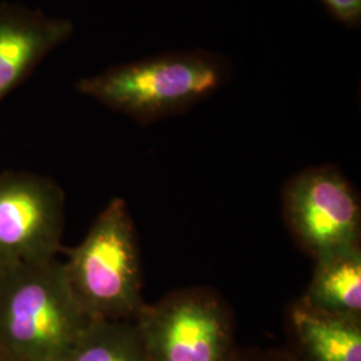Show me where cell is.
I'll list each match as a JSON object with an SVG mask.
<instances>
[{
  "mask_svg": "<svg viewBox=\"0 0 361 361\" xmlns=\"http://www.w3.org/2000/svg\"><path fill=\"white\" fill-rule=\"evenodd\" d=\"M332 18L348 28H360L361 0H319Z\"/></svg>",
  "mask_w": 361,
  "mask_h": 361,
  "instance_id": "8fae6325",
  "label": "cell"
},
{
  "mask_svg": "<svg viewBox=\"0 0 361 361\" xmlns=\"http://www.w3.org/2000/svg\"><path fill=\"white\" fill-rule=\"evenodd\" d=\"M62 361H146L134 320H91Z\"/></svg>",
  "mask_w": 361,
  "mask_h": 361,
  "instance_id": "30bf717a",
  "label": "cell"
},
{
  "mask_svg": "<svg viewBox=\"0 0 361 361\" xmlns=\"http://www.w3.org/2000/svg\"><path fill=\"white\" fill-rule=\"evenodd\" d=\"M91 319L58 258L0 269V353L16 361H62Z\"/></svg>",
  "mask_w": 361,
  "mask_h": 361,
  "instance_id": "7a4b0ae2",
  "label": "cell"
},
{
  "mask_svg": "<svg viewBox=\"0 0 361 361\" xmlns=\"http://www.w3.org/2000/svg\"><path fill=\"white\" fill-rule=\"evenodd\" d=\"M146 361H233L232 313L217 293L182 289L134 319Z\"/></svg>",
  "mask_w": 361,
  "mask_h": 361,
  "instance_id": "277c9868",
  "label": "cell"
},
{
  "mask_svg": "<svg viewBox=\"0 0 361 361\" xmlns=\"http://www.w3.org/2000/svg\"><path fill=\"white\" fill-rule=\"evenodd\" d=\"M288 324L295 344L296 361H361V319L326 314L292 304Z\"/></svg>",
  "mask_w": 361,
  "mask_h": 361,
  "instance_id": "ba28073f",
  "label": "cell"
},
{
  "mask_svg": "<svg viewBox=\"0 0 361 361\" xmlns=\"http://www.w3.org/2000/svg\"><path fill=\"white\" fill-rule=\"evenodd\" d=\"M74 32L68 19L23 6H0V101L26 79L49 52Z\"/></svg>",
  "mask_w": 361,
  "mask_h": 361,
  "instance_id": "52a82bcc",
  "label": "cell"
},
{
  "mask_svg": "<svg viewBox=\"0 0 361 361\" xmlns=\"http://www.w3.org/2000/svg\"><path fill=\"white\" fill-rule=\"evenodd\" d=\"M0 361H16L11 359V357H8V356H6V355H1L0 353Z\"/></svg>",
  "mask_w": 361,
  "mask_h": 361,
  "instance_id": "4fadbf2b",
  "label": "cell"
},
{
  "mask_svg": "<svg viewBox=\"0 0 361 361\" xmlns=\"http://www.w3.org/2000/svg\"><path fill=\"white\" fill-rule=\"evenodd\" d=\"M231 61L207 50L171 51L116 65L77 83V90L141 125L192 109L229 83Z\"/></svg>",
  "mask_w": 361,
  "mask_h": 361,
  "instance_id": "6da1fadb",
  "label": "cell"
},
{
  "mask_svg": "<svg viewBox=\"0 0 361 361\" xmlns=\"http://www.w3.org/2000/svg\"><path fill=\"white\" fill-rule=\"evenodd\" d=\"M233 361H296L292 356L273 353V352H235Z\"/></svg>",
  "mask_w": 361,
  "mask_h": 361,
  "instance_id": "7c38bea8",
  "label": "cell"
},
{
  "mask_svg": "<svg viewBox=\"0 0 361 361\" xmlns=\"http://www.w3.org/2000/svg\"><path fill=\"white\" fill-rule=\"evenodd\" d=\"M65 229V194L27 171L0 174V269L56 258Z\"/></svg>",
  "mask_w": 361,
  "mask_h": 361,
  "instance_id": "8992f818",
  "label": "cell"
},
{
  "mask_svg": "<svg viewBox=\"0 0 361 361\" xmlns=\"http://www.w3.org/2000/svg\"><path fill=\"white\" fill-rule=\"evenodd\" d=\"M314 259L313 276L301 301L326 314L361 319L360 245Z\"/></svg>",
  "mask_w": 361,
  "mask_h": 361,
  "instance_id": "9c48e42d",
  "label": "cell"
},
{
  "mask_svg": "<svg viewBox=\"0 0 361 361\" xmlns=\"http://www.w3.org/2000/svg\"><path fill=\"white\" fill-rule=\"evenodd\" d=\"M66 279L91 320H134L145 307L137 233L128 204L113 198L80 244L67 249Z\"/></svg>",
  "mask_w": 361,
  "mask_h": 361,
  "instance_id": "3957f363",
  "label": "cell"
},
{
  "mask_svg": "<svg viewBox=\"0 0 361 361\" xmlns=\"http://www.w3.org/2000/svg\"><path fill=\"white\" fill-rule=\"evenodd\" d=\"M284 214L290 232L313 258L360 245V201L336 166L305 169L289 180Z\"/></svg>",
  "mask_w": 361,
  "mask_h": 361,
  "instance_id": "5b68a950",
  "label": "cell"
}]
</instances>
